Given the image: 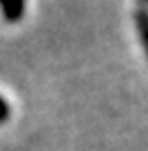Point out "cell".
<instances>
[{"label":"cell","instance_id":"2","mask_svg":"<svg viewBox=\"0 0 148 151\" xmlns=\"http://www.w3.org/2000/svg\"><path fill=\"white\" fill-rule=\"evenodd\" d=\"M137 29H139V38H142V45H144L146 56H148V14L146 11L137 14Z\"/></svg>","mask_w":148,"mask_h":151},{"label":"cell","instance_id":"1","mask_svg":"<svg viewBox=\"0 0 148 151\" xmlns=\"http://www.w3.org/2000/svg\"><path fill=\"white\" fill-rule=\"evenodd\" d=\"M24 2H20V0H14V2H2L0 5V11H2V16H5L7 22H18L20 18H22L24 14Z\"/></svg>","mask_w":148,"mask_h":151},{"label":"cell","instance_id":"3","mask_svg":"<svg viewBox=\"0 0 148 151\" xmlns=\"http://www.w3.org/2000/svg\"><path fill=\"white\" fill-rule=\"evenodd\" d=\"M9 113H11V109H9V102H7L2 96H0V122H5L7 118H9Z\"/></svg>","mask_w":148,"mask_h":151}]
</instances>
